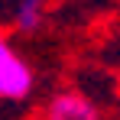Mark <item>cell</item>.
I'll list each match as a JSON object with an SVG mask.
<instances>
[{
  "mask_svg": "<svg viewBox=\"0 0 120 120\" xmlns=\"http://www.w3.org/2000/svg\"><path fill=\"white\" fill-rule=\"evenodd\" d=\"M49 120H101L98 110L78 94H62L49 107Z\"/></svg>",
  "mask_w": 120,
  "mask_h": 120,
  "instance_id": "2",
  "label": "cell"
},
{
  "mask_svg": "<svg viewBox=\"0 0 120 120\" xmlns=\"http://www.w3.org/2000/svg\"><path fill=\"white\" fill-rule=\"evenodd\" d=\"M33 91V68L0 36V101H23Z\"/></svg>",
  "mask_w": 120,
  "mask_h": 120,
  "instance_id": "1",
  "label": "cell"
},
{
  "mask_svg": "<svg viewBox=\"0 0 120 120\" xmlns=\"http://www.w3.org/2000/svg\"><path fill=\"white\" fill-rule=\"evenodd\" d=\"M16 26L23 33H36L42 26V0H16Z\"/></svg>",
  "mask_w": 120,
  "mask_h": 120,
  "instance_id": "3",
  "label": "cell"
}]
</instances>
